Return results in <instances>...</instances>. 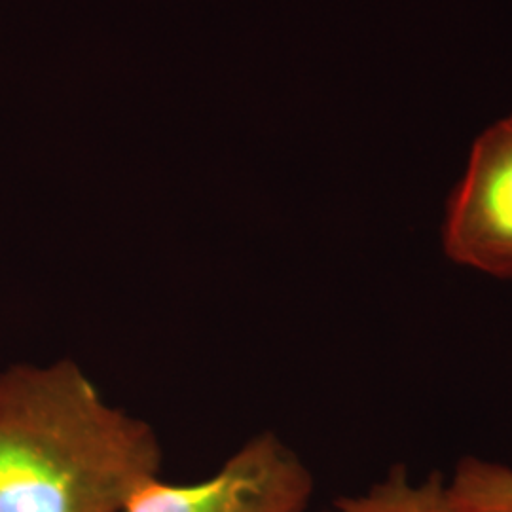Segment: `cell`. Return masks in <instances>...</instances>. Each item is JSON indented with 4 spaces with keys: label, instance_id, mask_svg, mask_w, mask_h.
<instances>
[{
    "label": "cell",
    "instance_id": "obj_1",
    "mask_svg": "<svg viewBox=\"0 0 512 512\" xmlns=\"http://www.w3.org/2000/svg\"><path fill=\"white\" fill-rule=\"evenodd\" d=\"M162 467L154 427L71 359L0 372V512H124Z\"/></svg>",
    "mask_w": 512,
    "mask_h": 512
},
{
    "label": "cell",
    "instance_id": "obj_2",
    "mask_svg": "<svg viewBox=\"0 0 512 512\" xmlns=\"http://www.w3.org/2000/svg\"><path fill=\"white\" fill-rule=\"evenodd\" d=\"M315 476L274 431L245 440L219 469L200 482L158 478L124 512H308Z\"/></svg>",
    "mask_w": 512,
    "mask_h": 512
},
{
    "label": "cell",
    "instance_id": "obj_3",
    "mask_svg": "<svg viewBox=\"0 0 512 512\" xmlns=\"http://www.w3.org/2000/svg\"><path fill=\"white\" fill-rule=\"evenodd\" d=\"M442 249L463 268L512 279V114L480 133L442 224Z\"/></svg>",
    "mask_w": 512,
    "mask_h": 512
},
{
    "label": "cell",
    "instance_id": "obj_4",
    "mask_svg": "<svg viewBox=\"0 0 512 512\" xmlns=\"http://www.w3.org/2000/svg\"><path fill=\"white\" fill-rule=\"evenodd\" d=\"M321 512H459L448 490V476L412 475L406 465H393L380 480L357 494L334 499Z\"/></svg>",
    "mask_w": 512,
    "mask_h": 512
},
{
    "label": "cell",
    "instance_id": "obj_5",
    "mask_svg": "<svg viewBox=\"0 0 512 512\" xmlns=\"http://www.w3.org/2000/svg\"><path fill=\"white\" fill-rule=\"evenodd\" d=\"M448 490L459 512H512V467L467 456L448 476Z\"/></svg>",
    "mask_w": 512,
    "mask_h": 512
}]
</instances>
